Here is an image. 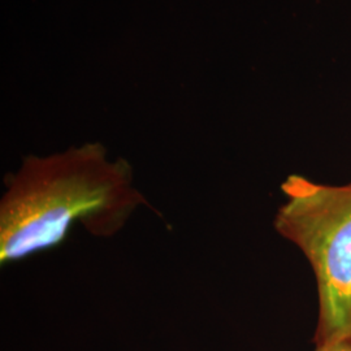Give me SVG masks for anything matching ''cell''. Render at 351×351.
<instances>
[{"mask_svg":"<svg viewBox=\"0 0 351 351\" xmlns=\"http://www.w3.org/2000/svg\"><path fill=\"white\" fill-rule=\"evenodd\" d=\"M275 229L314 271L317 288L315 349L351 342V182L341 186L289 176Z\"/></svg>","mask_w":351,"mask_h":351,"instance_id":"7a4b0ae2","label":"cell"},{"mask_svg":"<svg viewBox=\"0 0 351 351\" xmlns=\"http://www.w3.org/2000/svg\"><path fill=\"white\" fill-rule=\"evenodd\" d=\"M314 351H351V342H341L323 349H315Z\"/></svg>","mask_w":351,"mask_h":351,"instance_id":"3957f363","label":"cell"},{"mask_svg":"<svg viewBox=\"0 0 351 351\" xmlns=\"http://www.w3.org/2000/svg\"><path fill=\"white\" fill-rule=\"evenodd\" d=\"M142 206L152 210L134 184L132 165L123 158L110 160L101 143L26 156L4 180L0 263L59 246L75 224L94 237H113Z\"/></svg>","mask_w":351,"mask_h":351,"instance_id":"6da1fadb","label":"cell"}]
</instances>
